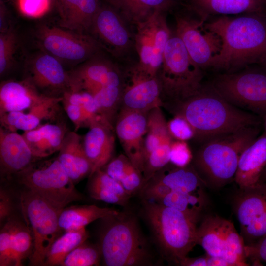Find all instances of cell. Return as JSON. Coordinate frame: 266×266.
Returning a JSON list of instances; mask_svg holds the SVG:
<instances>
[{"label":"cell","mask_w":266,"mask_h":266,"mask_svg":"<svg viewBox=\"0 0 266 266\" xmlns=\"http://www.w3.org/2000/svg\"><path fill=\"white\" fill-rule=\"evenodd\" d=\"M204 26L221 40L220 51L212 59L209 68L231 72L266 60V16H221L205 22Z\"/></svg>","instance_id":"6da1fadb"},{"label":"cell","mask_w":266,"mask_h":266,"mask_svg":"<svg viewBox=\"0 0 266 266\" xmlns=\"http://www.w3.org/2000/svg\"><path fill=\"white\" fill-rule=\"evenodd\" d=\"M174 115L184 118L192 127L194 139L203 143L239 130L259 126L260 117L230 103L211 87L201 89L181 100L164 103Z\"/></svg>","instance_id":"7a4b0ae2"},{"label":"cell","mask_w":266,"mask_h":266,"mask_svg":"<svg viewBox=\"0 0 266 266\" xmlns=\"http://www.w3.org/2000/svg\"><path fill=\"white\" fill-rule=\"evenodd\" d=\"M259 132L258 126H252L202 143L193 156L194 168L206 184L225 185L234 178L241 154Z\"/></svg>","instance_id":"3957f363"},{"label":"cell","mask_w":266,"mask_h":266,"mask_svg":"<svg viewBox=\"0 0 266 266\" xmlns=\"http://www.w3.org/2000/svg\"><path fill=\"white\" fill-rule=\"evenodd\" d=\"M142 212L162 254L179 264L197 244L198 219L155 201L143 200Z\"/></svg>","instance_id":"277c9868"},{"label":"cell","mask_w":266,"mask_h":266,"mask_svg":"<svg viewBox=\"0 0 266 266\" xmlns=\"http://www.w3.org/2000/svg\"><path fill=\"white\" fill-rule=\"evenodd\" d=\"M106 221L100 237L101 257L107 266H145L154 256L136 218L120 212Z\"/></svg>","instance_id":"5b68a950"},{"label":"cell","mask_w":266,"mask_h":266,"mask_svg":"<svg viewBox=\"0 0 266 266\" xmlns=\"http://www.w3.org/2000/svg\"><path fill=\"white\" fill-rule=\"evenodd\" d=\"M157 76L161 86L163 104L184 100L202 87V69L191 58L175 32L166 44Z\"/></svg>","instance_id":"8992f818"},{"label":"cell","mask_w":266,"mask_h":266,"mask_svg":"<svg viewBox=\"0 0 266 266\" xmlns=\"http://www.w3.org/2000/svg\"><path fill=\"white\" fill-rule=\"evenodd\" d=\"M43 159L33 162L10 181L31 190L60 210L71 202L82 200L83 197L57 157Z\"/></svg>","instance_id":"52a82bcc"},{"label":"cell","mask_w":266,"mask_h":266,"mask_svg":"<svg viewBox=\"0 0 266 266\" xmlns=\"http://www.w3.org/2000/svg\"><path fill=\"white\" fill-rule=\"evenodd\" d=\"M24 189L19 202L24 221L30 230L33 240L30 257L32 266H44L48 251L61 230L58 220L60 210L31 190Z\"/></svg>","instance_id":"ba28073f"},{"label":"cell","mask_w":266,"mask_h":266,"mask_svg":"<svg viewBox=\"0 0 266 266\" xmlns=\"http://www.w3.org/2000/svg\"><path fill=\"white\" fill-rule=\"evenodd\" d=\"M211 87L234 106L266 116V69L264 67L218 74Z\"/></svg>","instance_id":"9c48e42d"},{"label":"cell","mask_w":266,"mask_h":266,"mask_svg":"<svg viewBox=\"0 0 266 266\" xmlns=\"http://www.w3.org/2000/svg\"><path fill=\"white\" fill-rule=\"evenodd\" d=\"M197 244L206 254L224 259L230 266L249 264L244 253V242L230 221L217 215L204 218L197 229Z\"/></svg>","instance_id":"30bf717a"},{"label":"cell","mask_w":266,"mask_h":266,"mask_svg":"<svg viewBox=\"0 0 266 266\" xmlns=\"http://www.w3.org/2000/svg\"><path fill=\"white\" fill-rule=\"evenodd\" d=\"M164 12L155 11L146 20L135 25L134 46L139 58L135 65L152 76L157 75L166 46L172 34Z\"/></svg>","instance_id":"8fae6325"},{"label":"cell","mask_w":266,"mask_h":266,"mask_svg":"<svg viewBox=\"0 0 266 266\" xmlns=\"http://www.w3.org/2000/svg\"><path fill=\"white\" fill-rule=\"evenodd\" d=\"M37 34L48 53L70 63L87 61L102 47L93 36L62 27L41 25Z\"/></svg>","instance_id":"7c38bea8"},{"label":"cell","mask_w":266,"mask_h":266,"mask_svg":"<svg viewBox=\"0 0 266 266\" xmlns=\"http://www.w3.org/2000/svg\"><path fill=\"white\" fill-rule=\"evenodd\" d=\"M175 33L181 39L192 60L202 69L209 68L211 61L220 51L218 35L205 28V19L183 15L175 17Z\"/></svg>","instance_id":"4fadbf2b"},{"label":"cell","mask_w":266,"mask_h":266,"mask_svg":"<svg viewBox=\"0 0 266 266\" xmlns=\"http://www.w3.org/2000/svg\"><path fill=\"white\" fill-rule=\"evenodd\" d=\"M124 75V86L120 109L149 112L162 107V88L157 76H152L135 65Z\"/></svg>","instance_id":"5bb4252c"},{"label":"cell","mask_w":266,"mask_h":266,"mask_svg":"<svg viewBox=\"0 0 266 266\" xmlns=\"http://www.w3.org/2000/svg\"><path fill=\"white\" fill-rule=\"evenodd\" d=\"M125 20L113 6L100 5L90 29L102 47L117 56L125 55L134 46V37Z\"/></svg>","instance_id":"9a60e30c"},{"label":"cell","mask_w":266,"mask_h":266,"mask_svg":"<svg viewBox=\"0 0 266 266\" xmlns=\"http://www.w3.org/2000/svg\"><path fill=\"white\" fill-rule=\"evenodd\" d=\"M148 114V112L120 109L114 125V132L125 154L142 174Z\"/></svg>","instance_id":"2e32d148"},{"label":"cell","mask_w":266,"mask_h":266,"mask_svg":"<svg viewBox=\"0 0 266 266\" xmlns=\"http://www.w3.org/2000/svg\"><path fill=\"white\" fill-rule=\"evenodd\" d=\"M25 77L40 93L50 97H62L70 89L68 71L60 60L49 53H40L29 63Z\"/></svg>","instance_id":"e0dca14e"},{"label":"cell","mask_w":266,"mask_h":266,"mask_svg":"<svg viewBox=\"0 0 266 266\" xmlns=\"http://www.w3.org/2000/svg\"><path fill=\"white\" fill-rule=\"evenodd\" d=\"M70 89L83 90L94 95L102 87L124 83V75L112 62L92 57L68 71Z\"/></svg>","instance_id":"ac0fdd59"},{"label":"cell","mask_w":266,"mask_h":266,"mask_svg":"<svg viewBox=\"0 0 266 266\" xmlns=\"http://www.w3.org/2000/svg\"><path fill=\"white\" fill-rule=\"evenodd\" d=\"M38 159L22 134L0 127V171L2 180L10 181Z\"/></svg>","instance_id":"d6986e66"},{"label":"cell","mask_w":266,"mask_h":266,"mask_svg":"<svg viewBox=\"0 0 266 266\" xmlns=\"http://www.w3.org/2000/svg\"><path fill=\"white\" fill-rule=\"evenodd\" d=\"M62 97H51L27 112H10L0 115V127L17 132L33 130L43 121L60 120Z\"/></svg>","instance_id":"ffe728a7"},{"label":"cell","mask_w":266,"mask_h":266,"mask_svg":"<svg viewBox=\"0 0 266 266\" xmlns=\"http://www.w3.org/2000/svg\"><path fill=\"white\" fill-rule=\"evenodd\" d=\"M50 98L25 79L5 80L0 85V115L10 112H27Z\"/></svg>","instance_id":"44dd1931"},{"label":"cell","mask_w":266,"mask_h":266,"mask_svg":"<svg viewBox=\"0 0 266 266\" xmlns=\"http://www.w3.org/2000/svg\"><path fill=\"white\" fill-rule=\"evenodd\" d=\"M89 129L83 137V145L92 166L90 177L113 158L115 137L114 129L103 122L94 123Z\"/></svg>","instance_id":"7402d4cb"},{"label":"cell","mask_w":266,"mask_h":266,"mask_svg":"<svg viewBox=\"0 0 266 266\" xmlns=\"http://www.w3.org/2000/svg\"><path fill=\"white\" fill-rule=\"evenodd\" d=\"M266 166V131L258 136L240 155L234 180L240 189L260 182Z\"/></svg>","instance_id":"603a6c76"},{"label":"cell","mask_w":266,"mask_h":266,"mask_svg":"<svg viewBox=\"0 0 266 266\" xmlns=\"http://www.w3.org/2000/svg\"><path fill=\"white\" fill-rule=\"evenodd\" d=\"M57 158L74 184L90 176L91 164L83 148V137L76 131L66 132Z\"/></svg>","instance_id":"cb8c5ba5"},{"label":"cell","mask_w":266,"mask_h":266,"mask_svg":"<svg viewBox=\"0 0 266 266\" xmlns=\"http://www.w3.org/2000/svg\"><path fill=\"white\" fill-rule=\"evenodd\" d=\"M68 130L61 120L47 122L22 134L33 154L44 159L58 152Z\"/></svg>","instance_id":"d4e9b609"},{"label":"cell","mask_w":266,"mask_h":266,"mask_svg":"<svg viewBox=\"0 0 266 266\" xmlns=\"http://www.w3.org/2000/svg\"><path fill=\"white\" fill-rule=\"evenodd\" d=\"M61 27L84 33L90 30L100 6L99 0H56Z\"/></svg>","instance_id":"484cf974"},{"label":"cell","mask_w":266,"mask_h":266,"mask_svg":"<svg viewBox=\"0 0 266 266\" xmlns=\"http://www.w3.org/2000/svg\"><path fill=\"white\" fill-rule=\"evenodd\" d=\"M192 10L206 20L211 15L256 14L266 16V0H190Z\"/></svg>","instance_id":"4316f807"},{"label":"cell","mask_w":266,"mask_h":266,"mask_svg":"<svg viewBox=\"0 0 266 266\" xmlns=\"http://www.w3.org/2000/svg\"><path fill=\"white\" fill-rule=\"evenodd\" d=\"M150 179L160 182L171 191L205 195L206 184L193 166L179 167L167 164L156 172Z\"/></svg>","instance_id":"83f0119b"},{"label":"cell","mask_w":266,"mask_h":266,"mask_svg":"<svg viewBox=\"0 0 266 266\" xmlns=\"http://www.w3.org/2000/svg\"><path fill=\"white\" fill-rule=\"evenodd\" d=\"M234 208L242 231L266 211V182L240 189Z\"/></svg>","instance_id":"f1b7e54d"},{"label":"cell","mask_w":266,"mask_h":266,"mask_svg":"<svg viewBox=\"0 0 266 266\" xmlns=\"http://www.w3.org/2000/svg\"><path fill=\"white\" fill-rule=\"evenodd\" d=\"M167 122L161 107H156L148 112L144 161L151 155L170 154L171 145L174 139L169 133Z\"/></svg>","instance_id":"f546056e"},{"label":"cell","mask_w":266,"mask_h":266,"mask_svg":"<svg viewBox=\"0 0 266 266\" xmlns=\"http://www.w3.org/2000/svg\"><path fill=\"white\" fill-rule=\"evenodd\" d=\"M118 211L96 205L72 206L65 207L59 216V226L62 231H75L99 219L118 214Z\"/></svg>","instance_id":"4dcf8cb0"},{"label":"cell","mask_w":266,"mask_h":266,"mask_svg":"<svg viewBox=\"0 0 266 266\" xmlns=\"http://www.w3.org/2000/svg\"><path fill=\"white\" fill-rule=\"evenodd\" d=\"M126 20L136 25L146 20L157 10L165 11L173 0H108Z\"/></svg>","instance_id":"1f68e13d"},{"label":"cell","mask_w":266,"mask_h":266,"mask_svg":"<svg viewBox=\"0 0 266 266\" xmlns=\"http://www.w3.org/2000/svg\"><path fill=\"white\" fill-rule=\"evenodd\" d=\"M123 86L124 83L106 86L93 95L100 116L105 124L113 129L121 107Z\"/></svg>","instance_id":"d6a6232c"},{"label":"cell","mask_w":266,"mask_h":266,"mask_svg":"<svg viewBox=\"0 0 266 266\" xmlns=\"http://www.w3.org/2000/svg\"><path fill=\"white\" fill-rule=\"evenodd\" d=\"M89 235L85 228L65 232L53 242L46 255L44 265H60L66 256L75 248L84 243Z\"/></svg>","instance_id":"836d02e7"},{"label":"cell","mask_w":266,"mask_h":266,"mask_svg":"<svg viewBox=\"0 0 266 266\" xmlns=\"http://www.w3.org/2000/svg\"><path fill=\"white\" fill-rule=\"evenodd\" d=\"M33 246L32 233L25 222L14 218L11 242L12 266H20L31 257Z\"/></svg>","instance_id":"e575fe53"},{"label":"cell","mask_w":266,"mask_h":266,"mask_svg":"<svg viewBox=\"0 0 266 266\" xmlns=\"http://www.w3.org/2000/svg\"><path fill=\"white\" fill-rule=\"evenodd\" d=\"M157 202L199 219L204 208L206 197L205 195L171 191Z\"/></svg>","instance_id":"d590c367"},{"label":"cell","mask_w":266,"mask_h":266,"mask_svg":"<svg viewBox=\"0 0 266 266\" xmlns=\"http://www.w3.org/2000/svg\"><path fill=\"white\" fill-rule=\"evenodd\" d=\"M101 252L99 246L86 241L75 248L63 260L62 266H92L99 264Z\"/></svg>","instance_id":"8d00e7d4"},{"label":"cell","mask_w":266,"mask_h":266,"mask_svg":"<svg viewBox=\"0 0 266 266\" xmlns=\"http://www.w3.org/2000/svg\"><path fill=\"white\" fill-rule=\"evenodd\" d=\"M17 37L12 27L0 33V75L1 77L13 66Z\"/></svg>","instance_id":"74e56055"},{"label":"cell","mask_w":266,"mask_h":266,"mask_svg":"<svg viewBox=\"0 0 266 266\" xmlns=\"http://www.w3.org/2000/svg\"><path fill=\"white\" fill-rule=\"evenodd\" d=\"M14 217L6 221L0 232V266H11V242L14 222Z\"/></svg>","instance_id":"f35d334b"},{"label":"cell","mask_w":266,"mask_h":266,"mask_svg":"<svg viewBox=\"0 0 266 266\" xmlns=\"http://www.w3.org/2000/svg\"><path fill=\"white\" fill-rule=\"evenodd\" d=\"M167 124L169 133L174 140L187 141L194 138L192 127L183 117L174 115Z\"/></svg>","instance_id":"ab89813d"},{"label":"cell","mask_w":266,"mask_h":266,"mask_svg":"<svg viewBox=\"0 0 266 266\" xmlns=\"http://www.w3.org/2000/svg\"><path fill=\"white\" fill-rule=\"evenodd\" d=\"M53 0H17L18 7L24 15L33 18H40L49 10Z\"/></svg>","instance_id":"60d3db41"},{"label":"cell","mask_w":266,"mask_h":266,"mask_svg":"<svg viewBox=\"0 0 266 266\" xmlns=\"http://www.w3.org/2000/svg\"><path fill=\"white\" fill-rule=\"evenodd\" d=\"M89 177L90 182L107 189L128 200L130 196L127 194L121 184L102 169L96 171Z\"/></svg>","instance_id":"b9f144b4"},{"label":"cell","mask_w":266,"mask_h":266,"mask_svg":"<svg viewBox=\"0 0 266 266\" xmlns=\"http://www.w3.org/2000/svg\"><path fill=\"white\" fill-rule=\"evenodd\" d=\"M193 155L186 141L174 140L171 145L170 163L172 165L184 167L190 164Z\"/></svg>","instance_id":"7bdbcfd3"},{"label":"cell","mask_w":266,"mask_h":266,"mask_svg":"<svg viewBox=\"0 0 266 266\" xmlns=\"http://www.w3.org/2000/svg\"><path fill=\"white\" fill-rule=\"evenodd\" d=\"M241 232L245 244L254 243L266 234V211Z\"/></svg>","instance_id":"ee69618b"},{"label":"cell","mask_w":266,"mask_h":266,"mask_svg":"<svg viewBox=\"0 0 266 266\" xmlns=\"http://www.w3.org/2000/svg\"><path fill=\"white\" fill-rule=\"evenodd\" d=\"M119 182L130 196L140 191L144 185L143 174L133 164L129 166Z\"/></svg>","instance_id":"f6af8a7d"},{"label":"cell","mask_w":266,"mask_h":266,"mask_svg":"<svg viewBox=\"0 0 266 266\" xmlns=\"http://www.w3.org/2000/svg\"><path fill=\"white\" fill-rule=\"evenodd\" d=\"M88 188L90 196L96 200L119 205H125L127 202L116 193L92 182H89Z\"/></svg>","instance_id":"bcb514c9"},{"label":"cell","mask_w":266,"mask_h":266,"mask_svg":"<svg viewBox=\"0 0 266 266\" xmlns=\"http://www.w3.org/2000/svg\"><path fill=\"white\" fill-rule=\"evenodd\" d=\"M132 164L125 154L113 158L101 169L114 179L120 182L129 166Z\"/></svg>","instance_id":"7dc6e473"},{"label":"cell","mask_w":266,"mask_h":266,"mask_svg":"<svg viewBox=\"0 0 266 266\" xmlns=\"http://www.w3.org/2000/svg\"><path fill=\"white\" fill-rule=\"evenodd\" d=\"M171 192L168 187L164 184L150 179L140 190L143 200H153L159 201Z\"/></svg>","instance_id":"c3c4849f"},{"label":"cell","mask_w":266,"mask_h":266,"mask_svg":"<svg viewBox=\"0 0 266 266\" xmlns=\"http://www.w3.org/2000/svg\"><path fill=\"white\" fill-rule=\"evenodd\" d=\"M61 103L66 115L74 125L75 131L82 127H89V120L81 106L72 104L63 98Z\"/></svg>","instance_id":"681fc988"},{"label":"cell","mask_w":266,"mask_h":266,"mask_svg":"<svg viewBox=\"0 0 266 266\" xmlns=\"http://www.w3.org/2000/svg\"><path fill=\"white\" fill-rule=\"evenodd\" d=\"M244 253L246 259H249L255 266L266 262V234L254 243L245 244Z\"/></svg>","instance_id":"f907efd6"},{"label":"cell","mask_w":266,"mask_h":266,"mask_svg":"<svg viewBox=\"0 0 266 266\" xmlns=\"http://www.w3.org/2000/svg\"><path fill=\"white\" fill-rule=\"evenodd\" d=\"M14 200L10 192L3 187L0 190V224L2 226L14 217Z\"/></svg>","instance_id":"816d5d0a"},{"label":"cell","mask_w":266,"mask_h":266,"mask_svg":"<svg viewBox=\"0 0 266 266\" xmlns=\"http://www.w3.org/2000/svg\"><path fill=\"white\" fill-rule=\"evenodd\" d=\"M179 265L183 266H207L206 256L194 258L187 256L180 261Z\"/></svg>","instance_id":"f5cc1de1"},{"label":"cell","mask_w":266,"mask_h":266,"mask_svg":"<svg viewBox=\"0 0 266 266\" xmlns=\"http://www.w3.org/2000/svg\"><path fill=\"white\" fill-rule=\"evenodd\" d=\"M7 9L5 4L0 2V31L3 33L9 30L11 27L8 22Z\"/></svg>","instance_id":"db71d44e"},{"label":"cell","mask_w":266,"mask_h":266,"mask_svg":"<svg viewBox=\"0 0 266 266\" xmlns=\"http://www.w3.org/2000/svg\"><path fill=\"white\" fill-rule=\"evenodd\" d=\"M207 266H230L229 263L223 258L212 256L206 254Z\"/></svg>","instance_id":"11a10c76"},{"label":"cell","mask_w":266,"mask_h":266,"mask_svg":"<svg viewBox=\"0 0 266 266\" xmlns=\"http://www.w3.org/2000/svg\"><path fill=\"white\" fill-rule=\"evenodd\" d=\"M260 182H266V166L264 169V170L262 172L260 180Z\"/></svg>","instance_id":"9f6ffc18"},{"label":"cell","mask_w":266,"mask_h":266,"mask_svg":"<svg viewBox=\"0 0 266 266\" xmlns=\"http://www.w3.org/2000/svg\"><path fill=\"white\" fill-rule=\"evenodd\" d=\"M264 68L266 69V60L262 62L260 64Z\"/></svg>","instance_id":"6f0895ef"},{"label":"cell","mask_w":266,"mask_h":266,"mask_svg":"<svg viewBox=\"0 0 266 266\" xmlns=\"http://www.w3.org/2000/svg\"><path fill=\"white\" fill-rule=\"evenodd\" d=\"M266 117V120H265V125H266V116H265Z\"/></svg>","instance_id":"680465c9"},{"label":"cell","mask_w":266,"mask_h":266,"mask_svg":"<svg viewBox=\"0 0 266 266\" xmlns=\"http://www.w3.org/2000/svg\"><path fill=\"white\" fill-rule=\"evenodd\" d=\"M56 1V0H53V1L54 2V3H55Z\"/></svg>","instance_id":"91938a15"}]
</instances>
